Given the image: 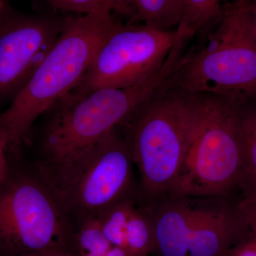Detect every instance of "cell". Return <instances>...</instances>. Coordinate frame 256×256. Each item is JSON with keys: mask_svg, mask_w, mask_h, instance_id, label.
<instances>
[{"mask_svg": "<svg viewBox=\"0 0 256 256\" xmlns=\"http://www.w3.org/2000/svg\"><path fill=\"white\" fill-rule=\"evenodd\" d=\"M198 94L196 128L170 195L226 198L238 190L242 172L236 98Z\"/></svg>", "mask_w": 256, "mask_h": 256, "instance_id": "obj_5", "label": "cell"}, {"mask_svg": "<svg viewBox=\"0 0 256 256\" xmlns=\"http://www.w3.org/2000/svg\"><path fill=\"white\" fill-rule=\"evenodd\" d=\"M237 204L250 232L256 234V192L240 196Z\"/></svg>", "mask_w": 256, "mask_h": 256, "instance_id": "obj_19", "label": "cell"}, {"mask_svg": "<svg viewBox=\"0 0 256 256\" xmlns=\"http://www.w3.org/2000/svg\"><path fill=\"white\" fill-rule=\"evenodd\" d=\"M138 200L137 196L126 198L109 207L98 217L104 235L114 246L126 250V227Z\"/></svg>", "mask_w": 256, "mask_h": 256, "instance_id": "obj_17", "label": "cell"}, {"mask_svg": "<svg viewBox=\"0 0 256 256\" xmlns=\"http://www.w3.org/2000/svg\"><path fill=\"white\" fill-rule=\"evenodd\" d=\"M105 256H129L127 252L120 247L114 246L108 250Z\"/></svg>", "mask_w": 256, "mask_h": 256, "instance_id": "obj_23", "label": "cell"}, {"mask_svg": "<svg viewBox=\"0 0 256 256\" xmlns=\"http://www.w3.org/2000/svg\"><path fill=\"white\" fill-rule=\"evenodd\" d=\"M66 16L6 5L0 16V105L14 100L54 46Z\"/></svg>", "mask_w": 256, "mask_h": 256, "instance_id": "obj_9", "label": "cell"}, {"mask_svg": "<svg viewBox=\"0 0 256 256\" xmlns=\"http://www.w3.org/2000/svg\"><path fill=\"white\" fill-rule=\"evenodd\" d=\"M181 56V50L173 48L162 67L137 85L98 89L82 96L68 94L50 109L36 170L54 191L106 134L166 84Z\"/></svg>", "mask_w": 256, "mask_h": 256, "instance_id": "obj_1", "label": "cell"}, {"mask_svg": "<svg viewBox=\"0 0 256 256\" xmlns=\"http://www.w3.org/2000/svg\"><path fill=\"white\" fill-rule=\"evenodd\" d=\"M200 109L198 94L165 86L118 126L140 178L138 198L170 195L191 144Z\"/></svg>", "mask_w": 256, "mask_h": 256, "instance_id": "obj_3", "label": "cell"}, {"mask_svg": "<svg viewBox=\"0 0 256 256\" xmlns=\"http://www.w3.org/2000/svg\"><path fill=\"white\" fill-rule=\"evenodd\" d=\"M25 256H72L62 250H48L34 252Z\"/></svg>", "mask_w": 256, "mask_h": 256, "instance_id": "obj_22", "label": "cell"}, {"mask_svg": "<svg viewBox=\"0 0 256 256\" xmlns=\"http://www.w3.org/2000/svg\"><path fill=\"white\" fill-rule=\"evenodd\" d=\"M238 200L197 206L188 256H224L248 233L250 229L239 210Z\"/></svg>", "mask_w": 256, "mask_h": 256, "instance_id": "obj_10", "label": "cell"}, {"mask_svg": "<svg viewBox=\"0 0 256 256\" xmlns=\"http://www.w3.org/2000/svg\"><path fill=\"white\" fill-rule=\"evenodd\" d=\"M182 16L176 28L178 38L188 40L220 18L224 0H180Z\"/></svg>", "mask_w": 256, "mask_h": 256, "instance_id": "obj_13", "label": "cell"}, {"mask_svg": "<svg viewBox=\"0 0 256 256\" xmlns=\"http://www.w3.org/2000/svg\"><path fill=\"white\" fill-rule=\"evenodd\" d=\"M70 220L48 184L36 171H12L0 190V250L25 256L60 246Z\"/></svg>", "mask_w": 256, "mask_h": 256, "instance_id": "obj_6", "label": "cell"}, {"mask_svg": "<svg viewBox=\"0 0 256 256\" xmlns=\"http://www.w3.org/2000/svg\"><path fill=\"white\" fill-rule=\"evenodd\" d=\"M176 40V30L117 23L70 94L82 96L98 89L122 88L144 82L162 67Z\"/></svg>", "mask_w": 256, "mask_h": 256, "instance_id": "obj_8", "label": "cell"}, {"mask_svg": "<svg viewBox=\"0 0 256 256\" xmlns=\"http://www.w3.org/2000/svg\"><path fill=\"white\" fill-rule=\"evenodd\" d=\"M242 164L240 196L256 192V96L236 98Z\"/></svg>", "mask_w": 256, "mask_h": 256, "instance_id": "obj_12", "label": "cell"}, {"mask_svg": "<svg viewBox=\"0 0 256 256\" xmlns=\"http://www.w3.org/2000/svg\"><path fill=\"white\" fill-rule=\"evenodd\" d=\"M11 0H0V16L2 13L3 10L6 8V5L10 4Z\"/></svg>", "mask_w": 256, "mask_h": 256, "instance_id": "obj_25", "label": "cell"}, {"mask_svg": "<svg viewBox=\"0 0 256 256\" xmlns=\"http://www.w3.org/2000/svg\"><path fill=\"white\" fill-rule=\"evenodd\" d=\"M77 240L82 256H105L112 245L104 235L97 218H89L79 224Z\"/></svg>", "mask_w": 256, "mask_h": 256, "instance_id": "obj_18", "label": "cell"}, {"mask_svg": "<svg viewBox=\"0 0 256 256\" xmlns=\"http://www.w3.org/2000/svg\"><path fill=\"white\" fill-rule=\"evenodd\" d=\"M252 30H254V34L256 37V4L252 1Z\"/></svg>", "mask_w": 256, "mask_h": 256, "instance_id": "obj_24", "label": "cell"}, {"mask_svg": "<svg viewBox=\"0 0 256 256\" xmlns=\"http://www.w3.org/2000/svg\"><path fill=\"white\" fill-rule=\"evenodd\" d=\"M118 22L110 13L66 16L63 31L26 85L0 114V137L16 154L32 126L78 86Z\"/></svg>", "mask_w": 256, "mask_h": 256, "instance_id": "obj_2", "label": "cell"}, {"mask_svg": "<svg viewBox=\"0 0 256 256\" xmlns=\"http://www.w3.org/2000/svg\"><path fill=\"white\" fill-rule=\"evenodd\" d=\"M224 256H256V234L249 230Z\"/></svg>", "mask_w": 256, "mask_h": 256, "instance_id": "obj_20", "label": "cell"}, {"mask_svg": "<svg viewBox=\"0 0 256 256\" xmlns=\"http://www.w3.org/2000/svg\"><path fill=\"white\" fill-rule=\"evenodd\" d=\"M52 8L79 14L92 13L117 14L134 23L132 0H46Z\"/></svg>", "mask_w": 256, "mask_h": 256, "instance_id": "obj_16", "label": "cell"}, {"mask_svg": "<svg viewBox=\"0 0 256 256\" xmlns=\"http://www.w3.org/2000/svg\"><path fill=\"white\" fill-rule=\"evenodd\" d=\"M188 197L168 195L142 202L152 226L156 250L160 256H188V244L197 206Z\"/></svg>", "mask_w": 256, "mask_h": 256, "instance_id": "obj_11", "label": "cell"}, {"mask_svg": "<svg viewBox=\"0 0 256 256\" xmlns=\"http://www.w3.org/2000/svg\"><path fill=\"white\" fill-rule=\"evenodd\" d=\"M129 146L114 128L89 151L55 194L69 220L98 218L118 202L138 197Z\"/></svg>", "mask_w": 256, "mask_h": 256, "instance_id": "obj_7", "label": "cell"}, {"mask_svg": "<svg viewBox=\"0 0 256 256\" xmlns=\"http://www.w3.org/2000/svg\"><path fill=\"white\" fill-rule=\"evenodd\" d=\"M126 252L129 256H148L156 250L150 220L142 207H136L128 220L126 232Z\"/></svg>", "mask_w": 256, "mask_h": 256, "instance_id": "obj_15", "label": "cell"}, {"mask_svg": "<svg viewBox=\"0 0 256 256\" xmlns=\"http://www.w3.org/2000/svg\"><path fill=\"white\" fill-rule=\"evenodd\" d=\"M252 0H234L197 50L183 54L165 86L228 98L256 96Z\"/></svg>", "mask_w": 256, "mask_h": 256, "instance_id": "obj_4", "label": "cell"}, {"mask_svg": "<svg viewBox=\"0 0 256 256\" xmlns=\"http://www.w3.org/2000/svg\"><path fill=\"white\" fill-rule=\"evenodd\" d=\"M6 143L0 137V190L6 182L10 174V166L6 158Z\"/></svg>", "mask_w": 256, "mask_h": 256, "instance_id": "obj_21", "label": "cell"}, {"mask_svg": "<svg viewBox=\"0 0 256 256\" xmlns=\"http://www.w3.org/2000/svg\"><path fill=\"white\" fill-rule=\"evenodd\" d=\"M134 22L164 31L176 30L182 16L180 0H132Z\"/></svg>", "mask_w": 256, "mask_h": 256, "instance_id": "obj_14", "label": "cell"}]
</instances>
